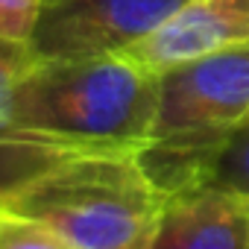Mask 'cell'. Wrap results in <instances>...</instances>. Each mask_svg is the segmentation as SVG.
<instances>
[{
  "instance_id": "cell-2",
  "label": "cell",
  "mask_w": 249,
  "mask_h": 249,
  "mask_svg": "<svg viewBox=\"0 0 249 249\" xmlns=\"http://www.w3.org/2000/svg\"><path fill=\"white\" fill-rule=\"evenodd\" d=\"M0 202L41 220L73 249H150L167 196L135 153H76Z\"/></svg>"
},
{
  "instance_id": "cell-3",
  "label": "cell",
  "mask_w": 249,
  "mask_h": 249,
  "mask_svg": "<svg viewBox=\"0 0 249 249\" xmlns=\"http://www.w3.org/2000/svg\"><path fill=\"white\" fill-rule=\"evenodd\" d=\"M185 0H41L27 38L36 59L120 56L156 33Z\"/></svg>"
},
{
  "instance_id": "cell-1",
  "label": "cell",
  "mask_w": 249,
  "mask_h": 249,
  "mask_svg": "<svg viewBox=\"0 0 249 249\" xmlns=\"http://www.w3.org/2000/svg\"><path fill=\"white\" fill-rule=\"evenodd\" d=\"M12 114L73 153H138L156 129L159 73L129 56L36 59L12 88Z\"/></svg>"
},
{
  "instance_id": "cell-9",
  "label": "cell",
  "mask_w": 249,
  "mask_h": 249,
  "mask_svg": "<svg viewBox=\"0 0 249 249\" xmlns=\"http://www.w3.org/2000/svg\"><path fill=\"white\" fill-rule=\"evenodd\" d=\"M0 249H73L50 226L0 202Z\"/></svg>"
},
{
  "instance_id": "cell-6",
  "label": "cell",
  "mask_w": 249,
  "mask_h": 249,
  "mask_svg": "<svg viewBox=\"0 0 249 249\" xmlns=\"http://www.w3.org/2000/svg\"><path fill=\"white\" fill-rule=\"evenodd\" d=\"M33 62L36 53L27 41L0 36V199L53 164L76 156L71 147L24 129L12 114V88Z\"/></svg>"
},
{
  "instance_id": "cell-7",
  "label": "cell",
  "mask_w": 249,
  "mask_h": 249,
  "mask_svg": "<svg viewBox=\"0 0 249 249\" xmlns=\"http://www.w3.org/2000/svg\"><path fill=\"white\" fill-rule=\"evenodd\" d=\"M150 249H249V205L211 188L170 196Z\"/></svg>"
},
{
  "instance_id": "cell-10",
  "label": "cell",
  "mask_w": 249,
  "mask_h": 249,
  "mask_svg": "<svg viewBox=\"0 0 249 249\" xmlns=\"http://www.w3.org/2000/svg\"><path fill=\"white\" fill-rule=\"evenodd\" d=\"M41 9V0H0V36L27 41Z\"/></svg>"
},
{
  "instance_id": "cell-4",
  "label": "cell",
  "mask_w": 249,
  "mask_h": 249,
  "mask_svg": "<svg viewBox=\"0 0 249 249\" xmlns=\"http://www.w3.org/2000/svg\"><path fill=\"white\" fill-rule=\"evenodd\" d=\"M249 120V44L159 73L156 135H229Z\"/></svg>"
},
{
  "instance_id": "cell-8",
  "label": "cell",
  "mask_w": 249,
  "mask_h": 249,
  "mask_svg": "<svg viewBox=\"0 0 249 249\" xmlns=\"http://www.w3.org/2000/svg\"><path fill=\"white\" fill-rule=\"evenodd\" d=\"M205 188L220 191V194L234 196L249 205V120L234 126L231 135L223 141V147L214 156V164L208 170Z\"/></svg>"
},
{
  "instance_id": "cell-5",
  "label": "cell",
  "mask_w": 249,
  "mask_h": 249,
  "mask_svg": "<svg viewBox=\"0 0 249 249\" xmlns=\"http://www.w3.org/2000/svg\"><path fill=\"white\" fill-rule=\"evenodd\" d=\"M249 44V0H185L144 41L126 53L141 68L161 73L173 65Z\"/></svg>"
}]
</instances>
